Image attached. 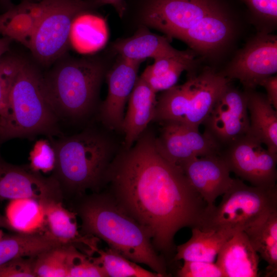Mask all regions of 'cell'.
<instances>
[{
	"label": "cell",
	"mask_w": 277,
	"mask_h": 277,
	"mask_svg": "<svg viewBox=\"0 0 277 277\" xmlns=\"http://www.w3.org/2000/svg\"><path fill=\"white\" fill-rule=\"evenodd\" d=\"M108 193L149 232L163 256L175 252L174 238L184 227H198L207 204L182 169L164 157L155 137L144 131L133 147L110 163L104 182Z\"/></svg>",
	"instance_id": "obj_1"
},
{
	"label": "cell",
	"mask_w": 277,
	"mask_h": 277,
	"mask_svg": "<svg viewBox=\"0 0 277 277\" xmlns=\"http://www.w3.org/2000/svg\"><path fill=\"white\" fill-rule=\"evenodd\" d=\"M126 15L205 58L221 53L234 36L233 14L225 0H126Z\"/></svg>",
	"instance_id": "obj_2"
},
{
	"label": "cell",
	"mask_w": 277,
	"mask_h": 277,
	"mask_svg": "<svg viewBox=\"0 0 277 277\" xmlns=\"http://www.w3.org/2000/svg\"><path fill=\"white\" fill-rule=\"evenodd\" d=\"M76 207L81 233L101 239L109 248L161 276H167L164 256L155 249L149 232L107 192L83 196Z\"/></svg>",
	"instance_id": "obj_3"
},
{
	"label": "cell",
	"mask_w": 277,
	"mask_h": 277,
	"mask_svg": "<svg viewBox=\"0 0 277 277\" xmlns=\"http://www.w3.org/2000/svg\"><path fill=\"white\" fill-rule=\"evenodd\" d=\"M54 63L42 76L43 92L52 110L58 118L87 115L96 103L107 63L97 56L74 58L65 54Z\"/></svg>",
	"instance_id": "obj_4"
},
{
	"label": "cell",
	"mask_w": 277,
	"mask_h": 277,
	"mask_svg": "<svg viewBox=\"0 0 277 277\" xmlns=\"http://www.w3.org/2000/svg\"><path fill=\"white\" fill-rule=\"evenodd\" d=\"M56 153L53 176L64 191L82 196L103 185L113 147L105 136L86 130L70 136L50 138Z\"/></svg>",
	"instance_id": "obj_5"
},
{
	"label": "cell",
	"mask_w": 277,
	"mask_h": 277,
	"mask_svg": "<svg viewBox=\"0 0 277 277\" xmlns=\"http://www.w3.org/2000/svg\"><path fill=\"white\" fill-rule=\"evenodd\" d=\"M42 74L23 59L9 97L7 115L0 119V142L60 135L58 118L49 105L42 86Z\"/></svg>",
	"instance_id": "obj_6"
},
{
	"label": "cell",
	"mask_w": 277,
	"mask_h": 277,
	"mask_svg": "<svg viewBox=\"0 0 277 277\" xmlns=\"http://www.w3.org/2000/svg\"><path fill=\"white\" fill-rule=\"evenodd\" d=\"M23 4L33 18L27 46L34 58L45 66L67 52L74 18L105 5L100 0H23Z\"/></svg>",
	"instance_id": "obj_7"
},
{
	"label": "cell",
	"mask_w": 277,
	"mask_h": 277,
	"mask_svg": "<svg viewBox=\"0 0 277 277\" xmlns=\"http://www.w3.org/2000/svg\"><path fill=\"white\" fill-rule=\"evenodd\" d=\"M277 210V186L263 188L233 179L220 203L206 206L198 228L230 238L259 223Z\"/></svg>",
	"instance_id": "obj_8"
},
{
	"label": "cell",
	"mask_w": 277,
	"mask_h": 277,
	"mask_svg": "<svg viewBox=\"0 0 277 277\" xmlns=\"http://www.w3.org/2000/svg\"><path fill=\"white\" fill-rule=\"evenodd\" d=\"M187 77L184 84L160 95L152 121H175L199 128L230 81L210 67L188 71Z\"/></svg>",
	"instance_id": "obj_9"
},
{
	"label": "cell",
	"mask_w": 277,
	"mask_h": 277,
	"mask_svg": "<svg viewBox=\"0 0 277 277\" xmlns=\"http://www.w3.org/2000/svg\"><path fill=\"white\" fill-rule=\"evenodd\" d=\"M231 172L252 186L276 185L277 153L269 151L249 133L236 140L220 153Z\"/></svg>",
	"instance_id": "obj_10"
},
{
	"label": "cell",
	"mask_w": 277,
	"mask_h": 277,
	"mask_svg": "<svg viewBox=\"0 0 277 277\" xmlns=\"http://www.w3.org/2000/svg\"><path fill=\"white\" fill-rule=\"evenodd\" d=\"M277 71V36L261 31L240 50L220 73L238 80L245 90L254 89L263 79Z\"/></svg>",
	"instance_id": "obj_11"
},
{
	"label": "cell",
	"mask_w": 277,
	"mask_h": 277,
	"mask_svg": "<svg viewBox=\"0 0 277 277\" xmlns=\"http://www.w3.org/2000/svg\"><path fill=\"white\" fill-rule=\"evenodd\" d=\"M202 124L205 128L204 132L217 143L221 151L247 134L249 118L245 91L229 84Z\"/></svg>",
	"instance_id": "obj_12"
},
{
	"label": "cell",
	"mask_w": 277,
	"mask_h": 277,
	"mask_svg": "<svg viewBox=\"0 0 277 277\" xmlns=\"http://www.w3.org/2000/svg\"><path fill=\"white\" fill-rule=\"evenodd\" d=\"M159 137L155 138L156 146L162 155L179 166L189 159L220 154V146L199 128L175 121L163 122Z\"/></svg>",
	"instance_id": "obj_13"
},
{
	"label": "cell",
	"mask_w": 277,
	"mask_h": 277,
	"mask_svg": "<svg viewBox=\"0 0 277 277\" xmlns=\"http://www.w3.org/2000/svg\"><path fill=\"white\" fill-rule=\"evenodd\" d=\"M62 197L61 187L52 175L45 177L0 157V201L25 198L62 201Z\"/></svg>",
	"instance_id": "obj_14"
},
{
	"label": "cell",
	"mask_w": 277,
	"mask_h": 277,
	"mask_svg": "<svg viewBox=\"0 0 277 277\" xmlns=\"http://www.w3.org/2000/svg\"><path fill=\"white\" fill-rule=\"evenodd\" d=\"M141 63L119 56L107 72L108 94L101 106L100 115L103 123L110 129L122 130L125 104L138 78Z\"/></svg>",
	"instance_id": "obj_15"
},
{
	"label": "cell",
	"mask_w": 277,
	"mask_h": 277,
	"mask_svg": "<svg viewBox=\"0 0 277 277\" xmlns=\"http://www.w3.org/2000/svg\"><path fill=\"white\" fill-rule=\"evenodd\" d=\"M179 166L208 206L214 204L216 198L227 191L233 180L220 154L194 157Z\"/></svg>",
	"instance_id": "obj_16"
},
{
	"label": "cell",
	"mask_w": 277,
	"mask_h": 277,
	"mask_svg": "<svg viewBox=\"0 0 277 277\" xmlns=\"http://www.w3.org/2000/svg\"><path fill=\"white\" fill-rule=\"evenodd\" d=\"M62 201L46 199L39 201L45 218V231L62 245L85 246L88 253L97 248V238L79 231L76 213L65 208Z\"/></svg>",
	"instance_id": "obj_17"
},
{
	"label": "cell",
	"mask_w": 277,
	"mask_h": 277,
	"mask_svg": "<svg viewBox=\"0 0 277 277\" xmlns=\"http://www.w3.org/2000/svg\"><path fill=\"white\" fill-rule=\"evenodd\" d=\"M156 92L141 76L137 78L128 100L122 130L125 148H130L152 121L157 99Z\"/></svg>",
	"instance_id": "obj_18"
},
{
	"label": "cell",
	"mask_w": 277,
	"mask_h": 277,
	"mask_svg": "<svg viewBox=\"0 0 277 277\" xmlns=\"http://www.w3.org/2000/svg\"><path fill=\"white\" fill-rule=\"evenodd\" d=\"M216 264L223 277H256L259 258L247 234L239 232L228 239L219 252Z\"/></svg>",
	"instance_id": "obj_19"
},
{
	"label": "cell",
	"mask_w": 277,
	"mask_h": 277,
	"mask_svg": "<svg viewBox=\"0 0 277 277\" xmlns=\"http://www.w3.org/2000/svg\"><path fill=\"white\" fill-rule=\"evenodd\" d=\"M249 118L248 133L270 152L277 153V111L266 95L254 89L244 90Z\"/></svg>",
	"instance_id": "obj_20"
},
{
	"label": "cell",
	"mask_w": 277,
	"mask_h": 277,
	"mask_svg": "<svg viewBox=\"0 0 277 277\" xmlns=\"http://www.w3.org/2000/svg\"><path fill=\"white\" fill-rule=\"evenodd\" d=\"M196 54L189 49L176 54L154 60V63L145 69L141 76L153 91H165L176 85L184 71L193 70L196 67Z\"/></svg>",
	"instance_id": "obj_21"
},
{
	"label": "cell",
	"mask_w": 277,
	"mask_h": 277,
	"mask_svg": "<svg viewBox=\"0 0 277 277\" xmlns=\"http://www.w3.org/2000/svg\"><path fill=\"white\" fill-rule=\"evenodd\" d=\"M112 48L122 57L142 62L147 58L155 60L180 51L170 45L167 37L153 33L143 26L132 36L116 41Z\"/></svg>",
	"instance_id": "obj_22"
},
{
	"label": "cell",
	"mask_w": 277,
	"mask_h": 277,
	"mask_svg": "<svg viewBox=\"0 0 277 277\" xmlns=\"http://www.w3.org/2000/svg\"><path fill=\"white\" fill-rule=\"evenodd\" d=\"M87 11L78 14L74 19L69 34V45L82 54H90L104 45L107 33L103 19Z\"/></svg>",
	"instance_id": "obj_23"
},
{
	"label": "cell",
	"mask_w": 277,
	"mask_h": 277,
	"mask_svg": "<svg viewBox=\"0 0 277 277\" xmlns=\"http://www.w3.org/2000/svg\"><path fill=\"white\" fill-rule=\"evenodd\" d=\"M60 245L46 231L4 235L0 240V265L21 257L36 256Z\"/></svg>",
	"instance_id": "obj_24"
},
{
	"label": "cell",
	"mask_w": 277,
	"mask_h": 277,
	"mask_svg": "<svg viewBox=\"0 0 277 277\" xmlns=\"http://www.w3.org/2000/svg\"><path fill=\"white\" fill-rule=\"evenodd\" d=\"M191 229L190 239L176 247L174 260L214 262L230 237L219 231H204L196 227Z\"/></svg>",
	"instance_id": "obj_25"
},
{
	"label": "cell",
	"mask_w": 277,
	"mask_h": 277,
	"mask_svg": "<svg viewBox=\"0 0 277 277\" xmlns=\"http://www.w3.org/2000/svg\"><path fill=\"white\" fill-rule=\"evenodd\" d=\"M244 232L254 249L268 263L265 276H276L277 210Z\"/></svg>",
	"instance_id": "obj_26"
},
{
	"label": "cell",
	"mask_w": 277,
	"mask_h": 277,
	"mask_svg": "<svg viewBox=\"0 0 277 277\" xmlns=\"http://www.w3.org/2000/svg\"><path fill=\"white\" fill-rule=\"evenodd\" d=\"M6 217L15 232L33 233L45 231L44 214L37 200H11L6 208Z\"/></svg>",
	"instance_id": "obj_27"
},
{
	"label": "cell",
	"mask_w": 277,
	"mask_h": 277,
	"mask_svg": "<svg viewBox=\"0 0 277 277\" xmlns=\"http://www.w3.org/2000/svg\"><path fill=\"white\" fill-rule=\"evenodd\" d=\"M95 252L98 255L94 259L103 268L107 277H161L109 248L105 250L97 248Z\"/></svg>",
	"instance_id": "obj_28"
},
{
	"label": "cell",
	"mask_w": 277,
	"mask_h": 277,
	"mask_svg": "<svg viewBox=\"0 0 277 277\" xmlns=\"http://www.w3.org/2000/svg\"><path fill=\"white\" fill-rule=\"evenodd\" d=\"M69 246L55 247L37 255L34 264L36 277H68Z\"/></svg>",
	"instance_id": "obj_29"
},
{
	"label": "cell",
	"mask_w": 277,
	"mask_h": 277,
	"mask_svg": "<svg viewBox=\"0 0 277 277\" xmlns=\"http://www.w3.org/2000/svg\"><path fill=\"white\" fill-rule=\"evenodd\" d=\"M68 277H104L107 275L94 257L70 245L68 254Z\"/></svg>",
	"instance_id": "obj_30"
},
{
	"label": "cell",
	"mask_w": 277,
	"mask_h": 277,
	"mask_svg": "<svg viewBox=\"0 0 277 277\" xmlns=\"http://www.w3.org/2000/svg\"><path fill=\"white\" fill-rule=\"evenodd\" d=\"M22 61L6 54L0 59V119L7 115L10 91Z\"/></svg>",
	"instance_id": "obj_31"
},
{
	"label": "cell",
	"mask_w": 277,
	"mask_h": 277,
	"mask_svg": "<svg viewBox=\"0 0 277 277\" xmlns=\"http://www.w3.org/2000/svg\"><path fill=\"white\" fill-rule=\"evenodd\" d=\"M29 169L35 172L53 171L56 164V153L50 141L39 140L29 153Z\"/></svg>",
	"instance_id": "obj_32"
},
{
	"label": "cell",
	"mask_w": 277,
	"mask_h": 277,
	"mask_svg": "<svg viewBox=\"0 0 277 277\" xmlns=\"http://www.w3.org/2000/svg\"><path fill=\"white\" fill-rule=\"evenodd\" d=\"M248 8L253 19L267 28L274 27L277 23V0H241Z\"/></svg>",
	"instance_id": "obj_33"
},
{
	"label": "cell",
	"mask_w": 277,
	"mask_h": 277,
	"mask_svg": "<svg viewBox=\"0 0 277 277\" xmlns=\"http://www.w3.org/2000/svg\"><path fill=\"white\" fill-rule=\"evenodd\" d=\"M180 277H223V273L214 262L184 261L177 272Z\"/></svg>",
	"instance_id": "obj_34"
},
{
	"label": "cell",
	"mask_w": 277,
	"mask_h": 277,
	"mask_svg": "<svg viewBox=\"0 0 277 277\" xmlns=\"http://www.w3.org/2000/svg\"><path fill=\"white\" fill-rule=\"evenodd\" d=\"M36 256L21 257L1 265L0 277H36L34 271Z\"/></svg>",
	"instance_id": "obj_35"
},
{
	"label": "cell",
	"mask_w": 277,
	"mask_h": 277,
	"mask_svg": "<svg viewBox=\"0 0 277 277\" xmlns=\"http://www.w3.org/2000/svg\"><path fill=\"white\" fill-rule=\"evenodd\" d=\"M259 86L266 91V97L274 108L277 110V76H269L263 79Z\"/></svg>",
	"instance_id": "obj_36"
},
{
	"label": "cell",
	"mask_w": 277,
	"mask_h": 277,
	"mask_svg": "<svg viewBox=\"0 0 277 277\" xmlns=\"http://www.w3.org/2000/svg\"><path fill=\"white\" fill-rule=\"evenodd\" d=\"M103 3L113 6L120 17L122 18L126 9V0H100Z\"/></svg>",
	"instance_id": "obj_37"
},
{
	"label": "cell",
	"mask_w": 277,
	"mask_h": 277,
	"mask_svg": "<svg viewBox=\"0 0 277 277\" xmlns=\"http://www.w3.org/2000/svg\"><path fill=\"white\" fill-rule=\"evenodd\" d=\"M12 41L8 36H0V59L9 50Z\"/></svg>",
	"instance_id": "obj_38"
},
{
	"label": "cell",
	"mask_w": 277,
	"mask_h": 277,
	"mask_svg": "<svg viewBox=\"0 0 277 277\" xmlns=\"http://www.w3.org/2000/svg\"><path fill=\"white\" fill-rule=\"evenodd\" d=\"M0 6L6 11L12 9L14 6L12 0H0Z\"/></svg>",
	"instance_id": "obj_39"
},
{
	"label": "cell",
	"mask_w": 277,
	"mask_h": 277,
	"mask_svg": "<svg viewBox=\"0 0 277 277\" xmlns=\"http://www.w3.org/2000/svg\"><path fill=\"white\" fill-rule=\"evenodd\" d=\"M0 227L13 230L6 216L0 214Z\"/></svg>",
	"instance_id": "obj_40"
},
{
	"label": "cell",
	"mask_w": 277,
	"mask_h": 277,
	"mask_svg": "<svg viewBox=\"0 0 277 277\" xmlns=\"http://www.w3.org/2000/svg\"><path fill=\"white\" fill-rule=\"evenodd\" d=\"M5 235L4 232L0 229V240Z\"/></svg>",
	"instance_id": "obj_41"
}]
</instances>
